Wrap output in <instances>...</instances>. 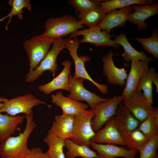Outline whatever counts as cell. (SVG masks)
<instances>
[{
  "instance_id": "5bb4252c",
  "label": "cell",
  "mask_w": 158,
  "mask_h": 158,
  "mask_svg": "<svg viewBox=\"0 0 158 158\" xmlns=\"http://www.w3.org/2000/svg\"><path fill=\"white\" fill-rule=\"evenodd\" d=\"M131 6L133 11L130 14L127 21L135 25L139 30L147 29L148 26L145 20L158 13V3L156 1L150 5H133Z\"/></svg>"
},
{
  "instance_id": "8fae6325",
  "label": "cell",
  "mask_w": 158,
  "mask_h": 158,
  "mask_svg": "<svg viewBox=\"0 0 158 158\" xmlns=\"http://www.w3.org/2000/svg\"><path fill=\"white\" fill-rule=\"evenodd\" d=\"M123 104L141 122L152 113L155 109L146 99L141 91H135L132 96Z\"/></svg>"
},
{
  "instance_id": "9c48e42d",
  "label": "cell",
  "mask_w": 158,
  "mask_h": 158,
  "mask_svg": "<svg viewBox=\"0 0 158 158\" xmlns=\"http://www.w3.org/2000/svg\"><path fill=\"white\" fill-rule=\"evenodd\" d=\"M80 35L83 36V37L80 40V43L88 42L96 46H109L114 49H116L120 46L115 40L111 39L114 36L110 34L104 30L102 31L97 25L77 30L70 34L69 37L71 38Z\"/></svg>"
},
{
  "instance_id": "74e56055",
  "label": "cell",
  "mask_w": 158,
  "mask_h": 158,
  "mask_svg": "<svg viewBox=\"0 0 158 158\" xmlns=\"http://www.w3.org/2000/svg\"><path fill=\"white\" fill-rule=\"evenodd\" d=\"M155 158H158V155H157L155 157Z\"/></svg>"
},
{
  "instance_id": "1f68e13d",
  "label": "cell",
  "mask_w": 158,
  "mask_h": 158,
  "mask_svg": "<svg viewBox=\"0 0 158 158\" xmlns=\"http://www.w3.org/2000/svg\"><path fill=\"white\" fill-rule=\"evenodd\" d=\"M141 44L143 49L147 53L152 55L156 59L158 58V32L154 29L149 38H135Z\"/></svg>"
},
{
  "instance_id": "4316f807",
  "label": "cell",
  "mask_w": 158,
  "mask_h": 158,
  "mask_svg": "<svg viewBox=\"0 0 158 158\" xmlns=\"http://www.w3.org/2000/svg\"><path fill=\"white\" fill-rule=\"evenodd\" d=\"M43 140L49 147L47 152L51 158H66L63 151L64 140L54 134L48 133Z\"/></svg>"
},
{
  "instance_id": "603a6c76",
  "label": "cell",
  "mask_w": 158,
  "mask_h": 158,
  "mask_svg": "<svg viewBox=\"0 0 158 158\" xmlns=\"http://www.w3.org/2000/svg\"><path fill=\"white\" fill-rule=\"evenodd\" d=\"M114 40L123 48V52L121 56L124 60L127 62L133 60L152 61L150 57L147 56L142 51H138L135 49L128 42L125 33L123 32L116 37Z\"/></svg>"
},
{
  "instance_id": "ffe728a7",
  "label": "cell",
  "mask_w": 158,
  "mask_h": 158,
  "mask_svg": "<svg viewBox=\"0 0 158 158\" xmlns=\"http://www.w3.org/2000/svg\"><path fill=\"white\" fill-rule=\"evenodd\" d=\"M116 126L120 133L133 131L138 128L139 121L121 102L114 116Z\"/></svg>"
},
{
  "instance_id": "83f0119b",
  "label": "cell",
  "mask_w": 158,
  "mask_h": 158,
  "mask_svg": "<svg viewBox=\"0 0 158 158\" xmlns=\"http://www.w3.org/2000/svg\"><path fill=\"white\" fill-rule=\"evenodd\" d=\"M152 0H110L99 3V7L106 13L117 8H122L133 5H149Z\"/></svg>"
},
{
  "instance_id": "6da1fadb",
  "label": "cell",
  "mask_w": 158,
  "mask_h": 158,
  "mask_svg": "<svg viewBox=\"0 0 158 158\" xmlns=\"http://www.w3.org/2000/svg\"><path fill=\"white\" fill-rule=\"evenodd\" d=\"M26 125L23 131L17 136L10 137L1 143L0 155L2 158H23L27 154L29 150L28 140L36 124L33 119V113L26 115Z\"/></svg>"
},
{
  "instance_id": "2e32d148",
  "label": "cell",
  "mask_w": 158,
  "mask_h": 158,
  "mask_svg": "<svg viewBox=\"0 0 158 158\" xmlns=\"http://www.w3.org/2000/svg\"><path fill=\"white\" fill-rule=\"evenodd\" d=\"M52 102L62 110L63 115L76 116L85 113L88 108L87 104L64 96L61 92L51 96Z\"/></svg>"
},
{
  "instance_id": "3957f363",
  "label": "cell",
  "mask_w": 158,
  "mask_h": 158,
  "mask_svg": "<svg viewBox=\"0 0 158 158\" xmlns=\"http://www.w3.org/2000/svg\"><path fill=\"white\" fill-rule=\"evenodd\" d=\"M68 38L63 39L59 37L54 39L53 46L44 59L33 71L28 72L25 81L32 83L38 79L46 71H49L54 77L58 69L56 59L59 54L66 48Z\"/></svg>"
},
{
  "instance_id": "4dcf8cb0",
  "label": "cell",
  "mask_w": 158,
  "mask_h": 158,
  "mask_svg": "<svg viewBox=\"0 0 158 158\" xmlns=\"http://www.w3.org/2000/svg\"><path fill=\"white\" fill-rule=\"evenodd\" d=\"M138 129L149 137L158 134L157 108H155L154 112L140 124Z\"/></svg>"
},
{
  "instance_id": "836d02e7",
  "label": "cell",
  "mask_w": 158,
  "mask_h": 158,
  "mask_svg": "<svg viewBox=\"0 0 158 158\" xmlns=\"http://www.w3.org/2000/svg\"><path fill=\"white\" fill-rule=\"evenodd\" d=\"M158 147V134L150 137L139 152L140 158H155Z\"/></svg>"
},
{
  "instance_id": "d4e9b609",
  "label": "cell",
  "mask_w": 158,
  "mask_h": 158,
  "mask_svg": "<svg viewBox=\"0 0 158 158\" xmlns=\"http://www.w3.org/2000/svg\"><path fill=\"white\" fill-rule=\"evenodd\" d=\"M65 147L68 150L65 156L67 158L80 156L83 158H99L97 153L87 146L77 144L69 139L65 140Z\"/></svg>"
},
{
  "instance_id": "8992f818",
  "label": "cell",
  "mask_w": 158,
  "mask_h": 158,
  "mask_svg": "<svg viewBox=\"0 0 158 158\" xmlns=\"http://www.w3.org/2000/svg\"><path fill=\"white\" fill-rule=\"evenodd\" d=\"M3 102V105L0 108V112H6L13 116L22 113L25 115H30L33 113V107L46 104L45 101L36 98L31 93L10 99L5 98Z\"/></svg>"
},
{
  "instance_id": "d6a6232c",
  "label": "cell",
  "mask_w": 158,
  "mask_h": 158,
  "mask_svg": "<svg viewBox=\"0 0 158 158\" xmlns=\"http://www.w3.org/2000/svg\"><path fill=\"white\" fill-rule=\"evenodd\" d=\"M105 0H70L68 3L71 6L75 11V13L78 16L81 15L92 9L99 8V3Z\"/></svg>"
},
{
  "instance_id": "f1b7e54d",
  "label": "cell",
  "mask_w": 158,
  "mask_h": 158,
  "mask_svg": "<svg viewBox=\"0 0 158 158\" xmlns=\"http://www.w3.org/2000/svg\"><path fill=\"white\" fill-rule=\"evenodd\" d=\"M8 3L12 7L10 12L7 15L0 19V22H1L9 17V20L5 27L6 31L8 30V25L11 23L13 16L16 15L20 20H21L23 19V9L25 8L29 11H31L32 9L29 0H9Z\"/></svg>"
},
{
  "instance_id": "7c38bea8",
  "label": "cell",
  "mask_w": 158,
  "mask_h": 158,
  "mask_svg": "<svg viewBox=\"0 0 158 158\" xmlns=\"http://www.w3.org/2000/svg\"><path fill=\"white\" fill-rule=\"evenodd\" d=\"M149 63L147 61L138 60L131 61L130 71L121 95L123 98V103L127 101L135 92L140 77L148 68Z\"/></svg>"
},
{
  "instance_id": "d6986e66",
  "label": "cell",
  "mask_w": 158,
  "mask_h": 158,
  "mask_svg": "<svg viewBox=\"0 0 158 158\" xmlns=\"http://www.w3.org/2000/svg\"><path fill=\"white\" fill-rule=\"evenodd\" d=\"M63 68L60 74L48 83L39 85V90L46 95H49L52 92L58 89H63L70 91L68 77L71 74L72 62L68 60L62 62Z\"/></svg>"
},
{
  "instance_id": "7402d4cb",
  "label": "cell",
  "mask_w": 158,
  "mask_h": 158,
  "mask_svg": "<svg viewBox=\"0 0 158 158\" xmlns=\"http://www.w3.org/2000/svg\"><path fill=\"white\" fill-rule=\"evenodd\" d=\"M156 87V91L158 92V74L153 67L148 68L142 74L139 80L136 91L142 90L143 94L147 100L152 104V83Z\"/></svg>"
},
{
  "instance_id": "f546056e",
  "label": "cell",
  "mask_w": 158,
  "mask_h": 158,
  "mask_svg": "<svg viewBox=\"0 0 158 158\" xmlns=\"http://www.w3.org/2000/svg\"><path fill=\"white\" fill-rule=\"evenodd\" d=\"M107 13L99 7L90 10L81 15H78V20L81 24H85L90 28L97 25L104 19Z\"/></svg>"
},
{
  "instance_id": "52a82bcc",
  "label": "cell",
  "mask_w": 158,
  "mask_h": 158,
  "mask_svg": "<svg viewBox=\"0 0 158 158\" xmlns=\"http://www.w3.org/2000/svg\"><path fill=\"white\" fill-rule=\"evenodd\" d=\"M54 40H42L35 36L23 42V47L30 63L28 72L34 70L45 57Z\"/></svg>"
},
{
  "instance_id": "484cf974",
  "label": "cell",
  "mask_w": 158,
  "mask_h": 158,
  "mask_svg": "<svg viewBox=\"0 0 158 158\" xmlns=\"http://www.w3.org/2000/svg\"><path fill=\"white\" fill-rule=\"evenodd\" d=\"M128 149L140 151L150 137L138 128L131 131L120 133Z\"/></svg>"
},
{
  "instance_id": "9a60e30c",
  "label": "cell",
  "mask_w": 158,
  "mask_h": 158,
  "mask_svg": "<svg viewBox=\"0 0 158 158\" xmlns=\"http://www.w3.org/2000/svg\"><path fill=\"white\" fill-rule=\"evenodd\" d=\"M105 124V126L96 132L90 140L98 143L126 146L125 142L116 126L114 116Z\"/></svg>"
},
{
  "instance_id": "cb8c5ba5",
  "label": "cell",
  "mask_w": 158,
  "mask_h": 158,
  "mask_svg": "<svg viewBox=\"0 0 158 158\" xmlns=\"http://www.w3.org/2000/svg\"><path fill=\"white\" fill-rule=\"evenodd\" d=\"M26 117L25 115L11 116L0 112V142H2L19 129V126Z\"/></svg>"
},
{
  "instance_id": "d590c367",
  "label": "cell",
  "mask_w": 158,
  "mask_h": 158,
  "mask_svg": "<svg viewBox=\"0 0 158 158\" xmlns=\"http://www.w3.org/2000/svg\"><path fill=\"white\" fill-rule=\"evenodd\" d=\"M5 98L2 97H0V108L3 105V102Z\"/></svg>"
},
{
  "instance_id": "5b68a950",
  "label": "cell",
  "mask_w": 158,
  "mask_h": 158,
  "mask_svg": "<svg viewBox=\"0 0 158 158\" xmlns=\"http://www.w3.org/2000/svg\"><path fill=\"white\" fill-rule=\"evenodd\" d=\"M80 40L77 37H74L73 39L68 38L66 42V48L68 50L69 53L74 62L75 70L73 77L81 78L89 80L94 84L102 93L105 94L108 91V85L95 82L89 75L85 68V63L90 60L91 57L86 55L79 57L77 51Z\"/></svg>"
},
{
  "instance_id": "4fadbf2b",
  "label": "cell",
  "mask_w": 158,
  "mask_h": 158,
  "mask_svg": "<svg viewBox=\"0 0 158 158\" xmlns=\"http://www.w3.org/2000/svg\"><path fill=\"white\" fill-rule=\"evenodd\" d=\"M114 55L113 51L110 50L106 55L102 56L103 74L107 77L109 84L123 86L126 85L128 76L127 70L125 66L121 68L116 66L113 59Z\"/></svg>"
},
{
  "instance_id": "ac0fdd59",
  "label": "cell",
  "mask_w": 158,
  "mask_h": 158,
  "mask_svg": "<svg viewBox=\"0 0 158 158\" xmlns=\"http://www.w3.org/2000/svg\"><path fill=\"white\" fill-rule=\"evenodd\" d=\"M133 11L131 6L115 9L107 13L105 17L97 25L101 29L109 33L111 30L117 27H124L129 15Z\"/></svg>"
},
{
  "instance_id": "8d00e7d4",
  "label": "cell",
  "mask_w": 158,
  "mask_h": 158,
  "mask_svg": "<svg viewBox=\"0 0 158 158\" xmlns=\"http://www.w3.org/2000/svg\"><path fill=\"white\" fill-rule=\"evenodd\" d=\"M5 158H13L12 157H6Z\"/></svg>"
},
{
  "instance_id": "e575fe53",
  "label": "cell",
  "mask_w": 158,
  "mask_h": 158,
  "mask_svg": "<svg viewBox=\"0 0 158 158\" xmlns=\"http://www.w3.org/2000/svg\"><path fill=\"white\" fill-rule=\"evenodd\" d=\"M23 158H51L47 152H44L41 148L33 147L29 149Z\"/></svg>"
},
{
  "instance_id": "44dd1931",
  "label": "cell",
  "mask_w": 158,
  "mask_h": 158,
  "mask_svg": "<svg viewBox=\"0 0 158 158\" xmlns=\"http://www.w3.org/2000/svg\"><path fill=\"white\" fill-rule=\"evenodd\" d=\"M74 117L75 116L68 115L55 116L48 133L54 134L64 140L70 139L72 135Z\"/></svg>"
},
{
  "instance_id": "277c9868",
  "label": "cell",
  "mask_w": 158,
  "mask_h": 158,
  "mask_svg": "<svg viewBox=\"0 0 158 158\" xmlns=\"http://www.w3.org/2000/svg\"><path fill=\"white\" fill-rule=\"evenodd\" d=\"M95 115V111L90 109L82 114L75 116L70 139L77 144L90 147L89 142L95 133L91 123L92 119Z\"/></svg>"
},
{
  "instance_id": "e0dca14e",
  "label": "cell",
  "mask_w": 158,
  "mask_h": 158,
  "mask_svg": "<svg viewBox=\"0 0 158 158\" xmlns=\"http://www.w3.org/2000/svg\"><path fill=\"white\" fill-rule=\"evenodd\" d=\"M89 144L96 150L99 158H114L122 157L125 158H134L138 152L111 144L98 143L91 140Z\"/></svg>"
},
{
  "instance_id": "30bf717a",
  "label": "cell",
  "mask_w": 158,
  "mask_h": 158,
  "mask_svg": "<svg viewBox=\"0 0 158 158\" xmlns=\"http://www.w3.org/2000/svg\"><path fill=\"white\" fill-rule=\"evenodd\" d=\"M68 79L70 92L68 97L78 101L86 102L92 110H94L98 104L107 99L100 97L86 89L83 85L85 80L84 78H75L70 74Z\"/></svg>"
},
{
  "instance_id": "7a4b0ae2",
  "label": "cell",
  "mask_w": 158,
  "mask_h": 158,
  "mask_svg": "<svg viewBox=\"0 0 158 158\" xmlns=\"http://www.w3.org/2000/svg\"><path fill=\"white\" fill-rule=\"evenodd\" d=\"M83 26L78 20L71 15L51 17L45 22L44 32L36 37L44 40L54 39L71 34Z\"/></svg>"
},
{
  "instance_id": "ba28073f",
  "label": "cell",
  "mask_w": 158,
  "mask_h": 158,
  "mask_svg": "<svg viewBox=\"0 0 158 158\" xmlns=\"http://www.w3.org/2000/svg\"><path fill=\"white\" fill-rule=\"evenodd\" d=\"M121 95L107 98L98 104L94 110L95 115L91 121V126L96 132L110 118L116 114L118 105L123 101Z\"/></svg>"
}]
</instances>
